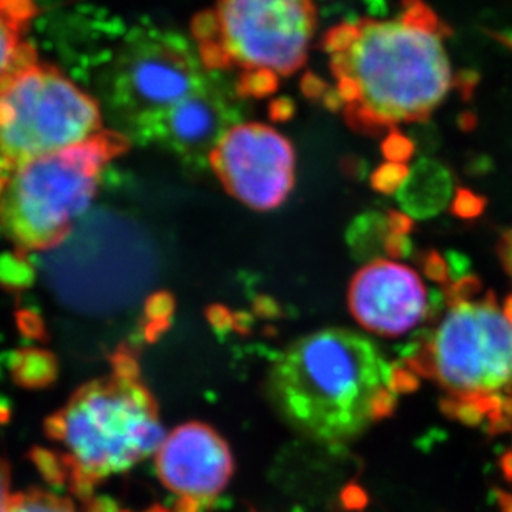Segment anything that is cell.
Wrapping results in <instances>:
<instances>
[{"label":"cell","instance_id":"obj_4","mask_svg":"<svg viewBox=\"0 0 512 512\" xmlns=\"http://www.w3.org/2000/svg\"><path fill=\"white\" fill-rule=\"evenodd\" d=\"M125 138L104 132L62 152L0 163V233L20 252H47L69 237L92 207L105 168Z\"/></svg>","mask_w":512,"mask_h":512},{"label":"cell","instance_id":"obj_7","mask_svg":"<svg viewBox=\"0 0 512 512\" xmlns=\"http://www.w3.org/2000/svg\"><path fill=\"white\" fill-rule=\"evenodd\" d=\"M102 132L99 104L52 65L37 60L0 92V163L62 152Z\"/></svg>","mask_w":512,"mask_h":512},{"label":"cell","instance_id":"obj_14","mask_svg":"<svg viewBox=\"0 0 512 512\" xmlns=\"http://www.w3.org/2000/svg\"><path fill=\"white\" fill-rule=\"evenodd\" d=\"M451 197V178L436 163L423 162L404 178L398 200L414 218H429L441 212Z\"/></svg>","mask_w":512,"mask_h":512},{"label":"cell","instance_id":"obj_10","mask_svg":"<svg viewBox=\"0 0 512 512\" xmlns=\"http://www.w3.org/2000/svg\"><path fill=\"white\" fill-rule=\"evenodd\" d=\"M155 468L163 486L177 496V512H203L232 479V451L215 429L193 421L165 436Z\"/></svg>","mask_w":512,"mask_h":512},{"label":"cell","instance_id":"obj_5","mask_svg":"<svg viewBox=\"0 0 512 512\" xmlns=\"http://www.w3.org/2000/svg\"><path fill=\"white\" fill-rule=\"evenodd\" d=\"M429 375L459 419L512 428V313L491 295L456 296L426 350Z\"/></svg>","mask_w":512,"mask_h":512},{"label":"cell","instance_id":"obj_11","mask_svg":"<svg viewBox=\"0 0 512 512\" xmlns=\"http://www.w3.org/2000/svg\"><path fill=\"white\" fill-rule=\"evenodd\" d=\"M350 310L366 330L396 338L423 320L428 310V291L408 266L375 260L351 281Z\"/></svg>","mask_w":512,"mask_h":512},{"label":"cell","instance_id":"obj_16","mask_svg":"<svg viewBox=\"0 0 512 512\" xmlns=\"http://www.w3.org/2000/svg\"><path fill=\"white\" fill-rule=\"evenodd\" d=\"M393 235H396V232L391 227V220H386L380 215L378 217L371 215V217H365L356 223L351 232V243L356 252L363 253V255H375L380 250H388Z\"/></svg>","mask_w":512,"mask_h":512},{"label":"cell","instance_id":"obj_15","mask_svg":"<svg viewBox=\"0 0 512 512\" xmlns=\"http://www.w3.org/2000/svg\"><path fill=\"white\" fill-rule=\"evenodd\" d=\"M5 512H82L74 501L50 489L32 488L17 491Z\"/></svg>","mask_w":512,"mask_h":512},{"label":"cell","instance_id":"obj_6","mask_svg":"<svg viewBox=\"0 0 512 512\" xmlns=\"http://www.w3.org/2000/svg\"><path fill=\"white\" fill-rule=\"evenodd\" d=\"M316 22L313 0H217L193 37L205 69L235 72L238 94L261 97L303 67Z\"/></svg>","mask_w":512,"mask_h":512},{"label":"cell","instance_id":"obj_17","mask_svg":"<svg viewBox=\"0 0 512 512\" xmlns=\"http://www.w3.org/2000/svg\"><path fill=\"white\" fill-rule=\"evenodd\" d=\"M499 260L503 263L504 270L508 273L509 278L512 281V227L509 228L508 232L504 233L501 242H499ZM509 311L512 313V295L509 296L506 301Z\"/></svg>","mask_w":512,"mask_h":512},{"label":"cell","instance_id":"obj_13","mask_svg":"<svg viewBox=\"0 0 512 512\" xmlns=\"http://www.w3.org/2000/svg\"><path fill=\"white\" fill-rule=\"evenodd\" d=\"M34 15V0H0V92L39 60L29 40Z\"/></svg>","mask_w":512,"mask_h":512},{"label":"cell","instance_id":"obj_3","mask_svg":"<svg viewBox=\"0 0 512 512\" xmlns=\"http://www.w3.org/2000/svg\"><path fill=\"white\" fill-rule=\"evenodd\" d=\"M79 493L127 473L165 439L157 401L128 366L82 384L47 421Z\"/></svg>","mask_w":512,"mask_h":512},{"label":"cell","instance_id":"obj_8","mask_svg":"<svg viewBox=\"0 0 512 512\" xmlns=\"http://www.w3.org/2000/svg\"><path fill=\"white\" fill-rule=\"evenodd\" d=\"M197 47L180 35L143 32L125 45L112 74V99L142 135L210 82Z\"/></svg>","mask_w":512,"mask_h":512},{"label":"cell","instance_id":"obj_9","mask_svg":"<svg viewBox=\"0 0 512 512\" xmlns=\"http://www.w3.org/2000/svg\"><path fill=\"white\" fill-rule=\"evenodd\" d=\"M208 163L230 195L261 212L280 207L295 185L293 145L268 125L230 128Z\"/></svg>","mask_w":512,"mask_h":512},{"label":"cell","instance_id":"obj_2","mask_svg":"<svg viewBox=\"0 0 512 512\" xmlns=\"http://www.w3.org/2000/svg\"><path fill=\"white\" fill-rule=\"evenodd\" d=\"M394 386L375 343L340 328L295 341L270 373L271 401L281 418L326 444L348 443L389 413Z\"/></svg>","mask_w":512,"mask_h":512},{"label":"cell","instance_id":"obj_1","mask_svg":"<svg viewBox=\"0 0 512 512\" xmlns=\"http://www.w3.org/2000/svg\"><path fill=\"white\" fill-rule=\"evenodd\" d=\"M449 29L424 0L389 19L343 22L326 34L336 94L363 132L428 120L454 89Z\"/></svg>","mask_w":512,"mask_h":512},{"label":"cell","instance_id":"obj_12","mask_svg":"<svg viewBox=\"0 0 512 512\" xmlns=\"http://www.w3.org/2000/svg\"><path fill=\"white\" fill-rule=\"evenodd\" d=\"M233 120L232 105L217 87L208 84L150 125L142 137L163 143L193 162H208L223 135L235 127Z\"/></svg>","mask_w":512,"mask_h":512},{"label":"cell","instance_id":"obj_18","mask_svg":"<svg viewBox=\"0 0 512 512\" xmlns=\"http://www.w3.org/2000/svg\"><path fill=\"white\" fill-rule=\"evenodd\" d=\"M12 476H10L9 464L0 458V512L7 511L10 498H12Z\"/></svg>","mask_w":512,"mask_h":512}]
</instances>
